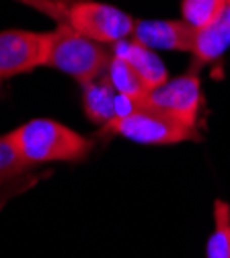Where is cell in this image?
<instances>
[{
    "mask_svg": "<svg viewBox=\"0 0 230 258\" xmlns=\"http://www.w3.org/2000/svg\"><path fill=\"white\" fill-rule=\"evenodd\" d=\"M202 80L197 70H189L181 76L169 78L160 86L148 90L138 105L162 113L189 127H197V117L202 109Z\"/></svg>",
    "mask_w": 230,
    "mask_h": 258,
    "instance_id": "cell-5",
    "label": "cell"
},
{
    "mask_svg": "<svg viewBox=\"0 0 230 258\" xmlns=\"http://www.w3.org/2000/svg\"><path fill=\"white\" fill-rule=\"evenodd\" d=\"M48 33L25 29L0 31V78L45 68Z\"/></svg>",
    "mask_w": 230,
    "mask_h": 258,
    "instance_id": "cell-6",
    "label": "cell"
},
{
    "mask_svg": "<svg viewBox=\"0 0 230 258\" xmlns=\"http://www.w3.org/2000/svg\"><path fill=\"white\" fill-rule=\"evenodd\" d=\"M35 168L17 152L9 136H0V195L7 190H15V186Z\"/></svg>",
    "mask_w": 230,
    "mask_h": 258,
    "instance_id": "cell-11",
    "label": "cell"
},
{
    "mask_svg": "<svg viewBox=\"0 0 230 258\" xmlns=\"http://www.w3.org/2000/svg\"><path fill=\"white\" fill-rule=\"evenodd\" d=\"M7 136L35 168L54 162H80L95 148L90 138L54 119H31Z\"/></svg>",
    "mask_w": 230,
    "mask_h": 258,
    "instance_id": "cell-1",
    "label": "cell"
},
{
    "mask_svg": "<svg viewBox=\"0 0 230 258\" xmlns=\"http://www.w3.org/2000/svg\"><path fill=\"white\" fill-rule=\"evenodd\" d=\"M82 111L99 129L105 127L119 113V94L107 76H101L82 86Z\"/></svg>",
    "mask_w": 230,
    "mask_h": 258,
    "instance_id": "cell-10",
    "label": "cell"
},
{
    "mask_svg": "<svg viewBox=\"0 0 230 258\" xmlns=\"http://www.w3.org/2000/svg\"><path fill=\"white\" fill-rule=\"evenodd\" d=\"M208 258H230V203L214 201V232L206 246Z\"/></svg>",
    "mask_w": 230,
    "mask_h": 258,
    "instance_id": "cell-13",
    "label": "cell"
},
{
    "mask_svg": "<svg viewBox=\"0 0 230 258\" xmlns=\"http://www.w3.org/2000/svg\"><path fill=\"white\" fill-rule=\"evenodd\" d=\"M101 134L117 136L146 146H169V144L200 140L197 127H189L181 121H175L162 113L146 109L138 103H134L131 111L113 117L105 127H101Z\"/></svg>",
    "mask_w": 230,
    "mask_h": 258,
    "instance_id": "cell-4",
    "label": "cell"
},
{
    "mask_svg": "<svg viewBox=\"0 0 230 258\" xmlns=\"http://www.w3.org/2000/svg\"><path fill=\"white\" fill-rule=\"evenodd\" d=\"M230 47V0H224V7L218 19L197 31V39L191 51V70L200 72L202 66L220 59Z\"/></svg>",
    "mask_w": 230,
    "mask_h": 258,
    "instance_id": "cell-8",
    "label": "cell"
},
{
    "mask_svg": "<svg viewBox=\"0 0 230 258\" xmlns=\"http://www.w3.org/2000/svg\"><path fill=\"white\" fill-rule=\"evenodd\" d=\"M224 7V0H181V19L193 29L210 27Z\"/></svg>",
    "mask_w": 230,
    "mask_h": 258,
    "instance_id": "cell-14",
    "label": "cell"
},
{
    "mask_svg": "<svg viewBox=\"0 0 230 258\" xmlns=\"http://www.w3.org/2000/svg\"><path fill=\"white\" fill-rule=\"evenodd\" d=\"M111 59V45H103L84 35H78L76 31L64 25H58L48 33L45 68L68 74L82 86L105 76Z\"/></svg>",
    "mask_w": 230,
    "mask_h": 258,
    "instance_id": "cell-3",
    "label": "cell"
},
{
    "mask_svg": "<svg viewBox=\"0 0 230 258\" xmlns=\"http://www.w3.org/2000/svg\"><path fill=\"white\" fill-rule=\"evenodd\" d=\"M17 3L31 7L33 3H41V0H17ZM50 3H64V5H72V3H78V0H50Z\"/></svg>",
    "mask_w": 230,
    "mask_h": 258,
    "instance_id": "cell-15",
    "label": "cell"
},
{
    "mask_svg": "<svg viewBox=\"0 0 230 258\" xmlns=\"http://www.w3.org/2000/svg\"><path fill=\"white\" fill-rule=\"evenodd\" d=\"M31 9L103 45H115L117 41L134 35L136 19L113 5L93 3V0H78L72 5L41 0V3H33Z\"/></svg>",
    "mask_w": 230,
    "mask_h": 258,
    "instance_id": "cell-2",
    "label": "cell"
},
{
    "mask_svg": "<svg viewBox=\"0 0 230 258\" xmlns=\"http://www.w3.org/2000/svg\"><path fill=\"white\" fill-rule=\"evenodd\" d=\"M105 76L109 78V82L113 84L115 92L121 96V99L140 101L142 96L150 90V88L146 86V82L142 80V76H140L134 68H131L123 57H119V55H115V53H113V59H111V63H109Z\"/></svg>",
    "mask_w": 230,
    "mask_h": 258,
    "instance_id": "cell-12",
    "label": "cell"
},
{
    "mask_svg": "<svg viewBox=\"0 0 230 258\" xmlns=\"http://www.w3.org/2000/svg\"><path fill=\"white\" fill-rule=\"evenodd\" d=\"M111 49H113L115 55L123 57L129 66L142 76V80L146 82V86L150 90L169 80L167 66H164V61L158 57V53L154 49L142 45L134 37L117 41L115 45H111Z\"/></svg>",
    "mask_w": 230,
    "mask_h": 258,
    "instance_id": "cell-9",
    "label": "cell"
},
{
    "mask_svg": "<svg viewBox=\"0 0 230 258\" xmlns=\"http://www.w3.org/2000/svg\"><path fill=\"white\" fill-rule=\"evenodd\" d=\"M131 37L154 51L191 53L197 39V29L183 19H136Z\"/></svg>",
    "mask_w": 230,
    "mask_h": 258,
    "instance_id": "cell-7",
    "label": "cell"
}]
</instances>
